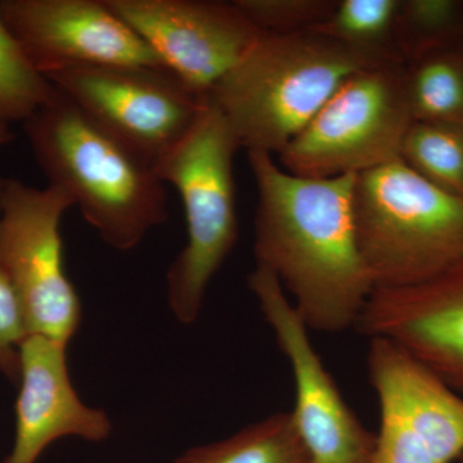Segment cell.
Listing matches in <instances>:
<instances>
[{
    "mask_svg": "<svg viewBox=\"0 0 463 463\" xmlns=\"http://www.w3.org/2000/svg\"><path fill=\"white\" fill-rule=\"evenodd\" d=\"M258 188L257 265L281 282L309 330L355 327L374 286L356 242V174L306 178L249 151Z\"/></svg>",
    "mask_w": 463,
    "mask_h": 463,
    "instance_id": "cell-1",
    "label": "cell"
},
{
    "mask_svg": "<svg viewBox=\"0 0 463 463\" xmlns=\"http://www.w3.org/2000/svg\"><path fill=\"white\" fill-rule=\"evenodd\" d=\"M24 129L48 185L69 194L111 248L129 251L165 223L167 196L156 167L57 88Z\"/></svg>",
    "mask_w": 463,
    "mask_h": 463,
    "instance_id": "cell-2",
    "label": "cell"
},
{
    "mask_svg": "<svg viewBox=\"0 0 463 463\" xmlns=\"http://www.w3.org/2000/svg\"><path fill=\"white\" fill-rule=\"evenodd\" d=\"M392 62L315 32L261 33L207 99L241 148L279 155L346 79Z\"/></svg>",
    "mask_w": 463,
    "mask_h": 463,
    "instance_id": "cell-3",
    "label": "cell"
},
{
    "mask_svg": "<svg viewBox=\"0 0 463 463\" xmlns=\"http://www.w3.org/2000/svg\"><path fill=\"white\" fill-rule=\"evenodd\" d=\"M353 212L374 289L430 281L463 259V203L401 158L356 174Z\"/></svg>",
    "mask_w": 463,
    "mask_h": 463,
    "instance_id": "cell-4",
    "label": "cell"
},
{
    "mask_svg": "<svg viewBox=\"0 0 463 463\" xmlns=\"http://www.w3.org/2000/svg\"><path fill=\"white\" fill-rule=\"evenodd\" d=\"M241 148L222 112L207 99L188 136L156 165L181 194L187 243L167 270V301L183 325L197 321L207 288L239 237L233 158Z\"/></svg>",
    "mask_w": 463,
    "mask_h": 463,
    "instance_id": "cell-5",
    "label": "cell"
},
{
    "mask_svg": "<svg viewBox=\"0 0 463 463\" xmlns=\"http://www.w3.org/2000/svg\"><path fill=\"white\" fill-rule=\"evenodd\" d=\"M404 63L368 67L346 79L283 148V169L306 178L361 174L401 158L413 124Z\"/></svg>",
    "mask_w": 463,
    "mask_h": 463,
    "instance_id": "cell-6",
    "label": "cell"
},
{
    "mask_svg": "<svg viewBox=\"0 0 463 463\" xmlns=\"http://www.w3.org/2000/svg\"><path fill=\"white\" fill-rule=\"evenodd\" d=\"M69 194L5 179L0 203V272L20 301L29 335L69 345L80 327L83 307L67 277L61 222Z\"/></svg>",
    "mask_w": 463,
    "mask_h": 463,
    "instance_id": "cell-7",
    "label": "cell"
},
{
    "mask_svg": "<svg viewBox=\"0 0 463 463\" xmlns=\"http://www.w3.org/2000/svg\"><path fill=\"white\" fill-rule=\"evenodd\" d=\"M48 80L155 167L188 136L207 105V97L172 72L152 67H79Z\"/></svg>",
    "mask_w": 463,
    "mask_h": 463,
    "instance_id": "cell-8",
    "label": "cell"
},
{
    "mask_svg": "<svg viewBox=\"0 0 463 463\" xmlns=\"http://www.w3.org/2000/svg\"><path fill=\"white\" fill-rule=\"evenodd\" d=\"M380 408L373 463H453L463 453V398L394 341L370 339Z\"/></svg>",
    "mask_w": 463,
    "mask_h": 463,
    "instance_id": "cell-9",
    "label": "cell"
},
{
    "mask_svg": "<svg viewBox=\"0 0 463 463\" xmlns=\"http://www.w3.org/2000/svg\"><path fill=\"white\" fill-rule=\"evenodd\" d=\"M248 285L294 374L295 407L289 413L310 462L373 463L374 432L347 405L281 282L257 265Z\"/></svg>",
    "mask_w": 463,
    "mask_h": 463,
    "instance_id": "cell-10",
    "label": "cell"
},
{
    "mask_svg": "<svg viewBox=\"0 0 463 463\" xmlns=\"http://www.w3.org/2000/svg\"><path fill=\"white\" fill-rule=\"evenodd\" d=\"M188 90L207 97L260 32L233 2L106 0Z\"/></svg>",
    "mask_w": 463,
    "mask_h": 463,
    "instance_id": "cell-11",
    "label": "cell"
},
{
    "mask_svg": "<svg viewBox=\"0 0 463 463\" xmlns=\"http://www.w3.org/2000/svg\"><path fill=\"white\" fill-rule=\"evenodd\" d=\"M0 16L47 79L79 67L166 70L106 0H0Z\"/></svg>",
    "mask_w": 463,
    "mask_h": 463,
    "instance_id": "cell-12",
    "label": "cell"
},
{
    "mask_svg": "<svg viewBox=\"0 0 463 463\" xmlns=\"http://www.w3.org/2000/svg\"><path fill=\"white\" fill-rule=\"evenodd\" d=\"M355 328L404 347L463 398V259L430 281L373 289Z\"/></svg>",
    "mask_w": 463,
    "mask_h": 463,
    "instance_id": "cell-13",
    "label": "cell"
},
{
    "mask_svg": "<svg viewBox=\"0 0 463 463\" xmlns=\"http://www.w3.org/2000/svg\"><path fill=\"white\" fill-rule=\"evenodd\" d=\"M67 345L27 335L18 356L16 437L5 463H36L52 443L76 437L99 443L112 431L105 411L81 402L70 379Z\"/></svg>",
    "mask_w": 463,
    "mask_h": 463,
    "instance_id": "cell-14",
    "label": "cell"
},
{
    "mask_svg": "<svg viewBox=\"0 0 463 463\" xmlns=\"http://www.w3.org/2000/svg\"><path fill=\"white\" fill-rule=\"evenodd\" d=\"M173 463H312L291 413L252 423L223 440L185 450Z\"/></svg>",
    "mask_w": 463,
    "mask_h": 463,
    "instance_id": "cell-15",
    "label": "cell"
},
{
    "mask_svg": "<svg viewBox=\"0 0 463 463\" xmlns=\"http://www.w3.org/2000/svg\"><path fill=\"white\" fill-rule=\"evenodd\" d=\"M404 67L414 121L463 123V44L431 52Z\"/></svg>",
    "mask_w": 463,
    "mask_h": 463,
    "instance_id": "cell-16",
    "label": "cell"
},
{
    "mask_svg": "<svg viewBox=\"0 0 463 463\" xmlns=\"http://www.w3.org/2000/svg\"><path fill=\"white\" fill-rule=\"evenodd\" d=\"M401 160L438 190L463 203V123L413 121Z\"/></svg>",
    "mask_w": 463,
    "mask_h": 463,
    "instance_id": "cell-17",
    "label": "cell"
},
{
    "mask_svg": "<svg viewBox=\"0 0 463 463\" xmlns=\"http://www.w3.org/2000/svg\"><path fill=\"white\" fill-rule=\"evenodd\" d=\"M401 0H337L330 16L312 32L386 60L399 61L395 21Z\"/></svg>",
    "mask_w": 463,
    "mask_h": 463,
    "instance_id": "cell-18",
    "label": "cell"
},
{
    "mask_svg": "<svg viewBox=\"0 0 463 463\" xmlns=\"http://www.w3.org/2000/svg\"><path fill=\"white\" fill-rule=\"evenodd\" d=\"M463 44L462 0H401L395 47L403 63Z\"/></svg>",
    "mask_w": 463,
    "mask_h": 463,
    "instance_id": "cell-19",
    "label": "cell"
},
{
    "mask_svg": "<svg viewBox=\"0 0 463 463\" xmlns=\"http://www.w3.org/2000/svg\"><path fill=\"white\" fill-rule=\"evenodd\" d=\"M56 93L36 70L0 16V112L14 124L25 123Z\"/></svg>",
    "mask_w": 463,
    "mask_h": 463,
    "instance_id": "cell-20",
    "label": "cell"
},
{
    "mask_svg": "<svg viewBox=\"0 0 463 463\" xmlns=\"http://www.w3.org/2000/svg\"><path fill=\"white\" fill-rule=\"evenodd\" d=\"M237 8L259 32H312L330 16L337 0H234Z\"/></svg>",
    "mask_w": 463,
    "mask_h": 463,
    "instance_id": "cell-21",
    "label": "cell"
},
{
    "mask_svg": "<svg viewBox=\"0 0 463 463\" xmlns=\"http://www.w3.org/2000/svg\"><path fill=\"white\" fill-rule=\"evenodd\" d=\"M27 335L29 328L20 301L0 272V370L12 379L18 376V350Z\"/></svg>",
    "mask_w": 463,
    "mask_h": 463,
    "instance_id": "cell-22",
    "label": "cell"
},
{
    "mask_svg": "<svg viewBox=\"0 0 463 463\" xmlns=\"http://www.w3.org/2000/svg\"><path fill=\"white\" fill-rule=\"evenodd\" d=\"M11 125L7 118L0 112V148H2L3 146L8 145V143L12 142V139H14ZM3 185H5V179L0 178V203H2Z\"/></svg>",
    "mask_w": 463,
    "mask_h": 463,
    "instance_id": "cell-23",
    "label": "cell"
},
{
    "mask_svg": "<svg viewBox=\"0 0 463 463\" xmlns=\"http://www.w3.org/2000/svg\"><path fill=\"white\" fill-rule=\"evenodd\" d=\"M453 463H463V453L461 456L458 457V458L456 459Z\"/></svg>",
    "mask_w": 463,
    "mask_h": 463,
    "instance_id": "cell-24",
    "label": "cell"
}]
</instances>
